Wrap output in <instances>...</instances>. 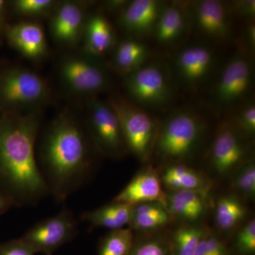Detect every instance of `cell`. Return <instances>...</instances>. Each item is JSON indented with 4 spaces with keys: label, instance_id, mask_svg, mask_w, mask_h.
I'll return each instance as SVG.
<instances>
[{
    "label": "cell",
    "instance_id": "1",
    "mask_svg": "<svg viewBox=\"0 0 255 255\" xmlns=\"http://www.w3.org/2000/svg\"><path fill=\"white\" fill-rule=\"evenodd\" d=\"M39 110L0 116V190L14 205H33L49 194L36 158Z\"/></svg>",
    "mask_w": 255,
    "mask_h": 255
},
{
    "label": "cell",
    "instance_id": "2",
    "mask_svg": "<svg viewBox=\"0 0 255 255\" xmlns=\"http://www.w3.org/2000/svg\"><path fill=\"white\" fill-rule=\"evenodd\" d=\"M73 117L61 114L47 128L40 147L41 170L58 202L79 189L92 169L91 139Z\"/></svg>",
    "mask_w": 255,
    "mask_h": 255
},
{
    "label": "cell",
    "instance_id": "3",
    "mask_svg": "<svg viewBox=\"0 0 255 255\" xmlns=\"http://www.w3.org/2000/svg\"><path fill=\"white\" fill-rule=\"evenodd\" d=\"M209 122L200 111L190 107H177L159 119L158 132L152 160L160 164H187L200 150Z\"/></svg>",
    "mask_w": 255,
    "mask_h": 255
},
{
    "label": "cell",
    "instance_id": "4",
    "mask_svg": "<svg viewBox=\"0 0 255 255\" xmlns=\"http://www.w3.org/2000/svg\"><path fill=\"white\" fill-rule=\"evenodd\" d=\"M127 98L150 112L173 109L179 91L167 58L154 56L145 65L123 77Z\"/></svg>",
    "mask_w": 255,
    "mask_h": 255
},
{
    "label": "cell",
    "instance_id": "5",
    "mask_svg": "<svg viewBox=\"0 0 255 255\" xmlns=\"http://www.w3.org/2000/svg\"><path fill=\"white\" fill-rule=\"evenodd\" d=\"M255 56L236 48L221 64L209 85V106L215 113L224 115L253 98L255 85Z\"/></svg>",
    "mask_w": 255,
    "mask_h": 255
},
{
    "label": "cell",
    "instance_id": "6",
    "mask_svg": "<svg viewBox=\"0 0 255 255\" xmlns=\"http://www.w3.org/2000/svg\"><path fill=\"white\" fill-rule=\"evenodd\" d=\"M218 48L196 41L172 50L167 60L179 92L196 96L209 88L222 64Z\"/></svg>",
    "mask_w": 255,
    "mask_h": 255
},
{
    "label": "cell",
    "instance_id": "7",
    "mask_svg": "<svg viewBox=\"0 0 255 255\" xmlns=\"http://www.w3.org/2000/svg\"><path fill=\"white\" fill-rule=\"evenodd\" d=\"M107 102L118 116L128 152L142 163H150L158 132L159 119L125 97L112 96Z\"/></svg>",
    "mask_w": 255,
    "mask_h": 255
},
{
    "label": "cell",
    "instance_id": "8",
    "mask_svg": "<svg viewBox=\"0 0 255 255\" xmlns=\"http://www.w3.org/2000/svg\"><path fill=\"white\" fill-rule=\"evenodd\" d=\"M49 96L44 79L28 69L12 67L0 73V110L3 113L38 110Z\"/></svg>",
    "mask_w": 255,
    "mask_h": 255
},
{
    "label": "cell",
    "instance_id": "9",
    "mask_svg": "<svg viewBox=\"0 0 255 255\" xmlns=\"http://www.w3.org/2000/svg\"><path fill=\"white\" fill-rule=\"evenodd\" d=\"M58 75L64 87L80 97H96L111 85L110 73L102 60L85 52L64 56L58 65Z\"/></svg>",
    "mask_w": 255,
    "mask_h": 255
},
{
    "label": "cell",
    "instance_id": "10",
    "mask_svg": "<svg viewBox=\"0 0 255 255\" xmlns=\"http://www.w3.org/2000/svg\"><path fill=\"white\" fill-rule=\"evenodd\" d=\"M191 33L198 41L218 47L235 41L236 21L227 1L198 0L188 1Z\"/></svg>",
    "mask_w": 255,
    "mask_h": 255
},
{
    "label": "cell",
    "instance_id": "11",
    "mask_svg": "<svg viewBox=\"0 0 255 255\" xmlns=\"http://www.w3.org/2000/svg\"><path fill=\"white\" fill-rule=\"evenodd\" d=\"M252 142L223 117L206 155L210 170L219 177H231L238 167L253 157Z\"/></svg>",
    "mask_w": 255,
    "mask_h": 255
},
{
    "label": "cell",
    "instance_id": "12",
    "mask_svg": "<svg viewBox=\"0 0 255 255\" xmlns=\"http://www.w3.org/2000/svg\"><path fill=\"white\" fill-rule=\"evenodd\" d=\"M87 128L94 147L114 159L127 155V144L117 114L107 101L92 97L87 103Z\"/></svg>",
    "mask_w": 255,
    "mask_h": 255
},
{
    "label": "cell",
    "instance_id": "13",
    "mask_svg": "<svg viewBox=\"0 0 255 255\" xmlns=\"http://www.w3.org/2000/svg\"><path fill=\"white\" fill-rule=\"evenodd\" d=\"M77 220L70 209L39 221L28 229L21 239L35 253L52 255L58 248L71 241L78 233Z\"/></svg>",
    "mask_w": 255,
    "mask_h": 255
},
{
    "label": "cell",
    "instance_id": "14",
    "mask_svg": "<svg viewBox=\"0 0 255 255\" xmlns=\"http://www.w3.org/2000/svg\"><path fill=\"white\" fill-rule=\"evenodd\" d=\"M191 34L188 1H166L151 38L158 46L172 51L187 43Z\"/></svg>",
    "mask_w": 255,
    "mask_h": 255
},
{
    "label": "cell",
    "instance_id": "15",
    "mask_svg": "<svg viewBox=\"0 0 255 255\" xmlns=\"http://www.w3.org/2000/svg\"><path fill=\"white\" fill-rule=\"evenodd\" d=\"M166 1L132 0L117 14L119 27L127 37L143 40L151 38Z\"/></svg>",
    "mask_w": 255,
    "mask_h": 255
},
{
    "label": "cell",
    "instance_id": "16",
    "mask_svg": "<svg viewBox=\"0 0 255 255\" xmlns=\"http://www.w3.org/2000/svg\"><path fill=\"white\" fill-rule=\"evenodd\" d=\"M86 20L85 7L80 3L71 1L58 3L50 18V35L62 46H76L83 36Z\"/></svg>",
    "mask_w": 255,
    "mask_h": 255
},
{
    "label": "cell",
    "instance_id": "17",
    "mask_svg": "<svg viewBox=\"0 0 255 255\" xmlns=\"http://www.w3.org/2000/svg\"><path fill=\"white\" fill-rule=\"evenodd\" d=\"M113 201L132 206L159 202L167 206V193L164 191L159 171L151 164L146 165L134 176Z\"/></svg>",
    "mask_w": 255,
    "mask_h": 255
},
{
    "label": "cell",
    "instance_id": "18",
    "mask_svg": "<svg viewBox=\"0 0 255 255\" xmlns=\"http://www.w3.org/2000/svg\"><path fill=\"white\" fill-rule=\"evenodd\" d=\"M6 37L10 46L28 59L36 61L48 54L46 36L39 23L30 21L15 23L6 28Z\"/></svg>",
    "mask_w": 255,
    "mask_h": 255
},
{
    "label": "cell",
    "instance_id": "19",
    "mask_svg": "<svg viewBox=\"0 0 255 255\" xmlns=\"http://www.w3.org/2000/svg\"><path fill=\"white\" fill-rule=\"evenodd\" d=\"M82 40L84 52L99 59L111 53L118 41L113 25L102 12L87 17Z\"/></svg>",
    "mask_w": 255,
    "mask_h": 255
},
{
    "label": "cell",
    "instance_id": "20",
    "mask_svg": "<svg viewBox=\"0 0 255 255\" xmlns=\"http://www.w3.org/2000/svg\"><path fill=\"white\" fill-rule=\"evenodd\" d=\"M154 56L153 50L145 41L127 37L114 46L110 66L124 77L141 68Z\"/></svg>",
    "mask_w": 255,
    "mask_h": 255
},
{
    "label": "cell",
    "instance_id": "21",
    "mask_svg": "<svg viewBox=\"0 0 255 255\" xmlns=\"http://www.w3.org/2000/svg\"><path fill=\"white\" fill-rule=\"evenodd\" d=\"M159 175L163 187L169 191L190 190L209 194L213 185L206 174L185 163L164 164Z\"/></svg>",
    "mask_w": 255,
    "mask_h": 255
},
{
    "label": "cell",
    "instance_id": "22",
    "mask_svg": "<svg viewBox=\"0 0 255 255\" xmlns=\"http://www.w3.org/2000/svg\"><path fill=\"white\" fill-rule=\"evenodd\" d=\"M167 208L173 220L196 223L207 212L209 194L190 190L169 191L167 194Z\"/></svg>",
    "mask_w": 255,
    "mask_h": 255
},
{
    "label": "cell",
    "instance_id": "23",
    "mask_svg": "<svg viewBox=\"0 0 255 255\" xmlns=\"http://www.w3.org/2000/svg\"><path fill=\"white\" fill-rule=\"evenodd\" d=\"M173 221L167 206L159 202L142 203L133 206L129 228L137 233L162 231Z\"/></svg>",
    "mask_w": 255,
    "mask_h": 255
},
{
    "label": "cell",
    "instance_id": "24",
    "mask_svg": "<svg viewBox=\"0 0 255 255\" xmlns=\"http://www.w3.org/2000/svg\"><path fill=\"white\" fill-rule=\"evenodd\" d=\"M132 209L133 206L130 204L112 201L107 205L83 213L81 219L92 228H105L114 231L128 226Z\"/></svg>",
    "mask_w": 255,
    "mask_h": 255
},
{
    "label": "cell",
    "instance_id": "25",
    "mask_svg": "<svg viewBox=\"0 0 255 255\" xmlns=\"http://www.w3.org/2000/svg\"><path fill=\"white\" fill-rule=\"evenodd\" d=\"M247 207L243 199L237 194L221 196L215 206V223L223 232L236 229L247 216Z\"/></svg>",
    "mask_w": 255,
    "mask_h": 255
},
{
    "label": "cell",
    "instance_id": "26",
    "mask_svg": "<svg viewBox=\"0 0 255 255\" xmlns=\"http://www.w3.org/2000/svg\"><path fill=\"white\" fill-rule=\"evenodd\" d=\"M207 227L195 223H183L169 234L172 255H195L198 245Z\"/></svg>",
    "mask_w": 255,
    "mask_h": 255
},
{
    "label": "cell",
    "instance_id": "27",
    "mask_svg": "<svg viewBox=\"0 0 255 255\" xmlns=\"http://www.w3.org/2000/svg\"><path fill=\"white\" fill-rule=\"evenodd\" d=\"M134 236L128 255H172L169 234L160 232L141 233Z\"/></svg>",
    "mask_w": 255,
    "mask_h": 255
},
{
    "label": "cell",
    "instance_id": "28",
    "mask_svg": "<svg viewBox=\"0 0 255 255\" xmlns=\"http://www.w3.org/2000/svg\"><path fill=\"white\" fill-rule=\"evenodd\" d=\"M238 132L247 140L253 141L255 135V103L254 97L224 114Z\"/></svg>",
    "mask_w": 255,
    "mask_h": 255
},
{
    "label": "cell",
    "instance_id": "29",
    "mask_svg": "<svg viewBox=\"0 0 255 255\" xmlns=\"http://www.w3.org/2000/svg\"><path fill=\"white\" fill-rule=\"evenodd\" d=\"M134 241V232L130 228L114 230L102 238L99 255H128Z\"/></svg>",
    "mask_w": 255,
    "mask_h": 255
},
{
    "label": "cell",
    "instance_id": "30",
    "mask_svg": "<svg viewBox=\"0 0 255 255\" xmlns=\"http://www.w3.org/2000/svg\"><path fill=\"white\" fill-rule=\"evenodd\" d=\"M231 188L243 199L254 200L255 197V163L251 157L238 167L231 176Z\"/></svg>",
    "mask_w": 255,
    "mask_h": 255
},
{
    "label": "cell",
    "instance_id": "31",
    "mask_svg": "<svg viewBox=\"0 0 255 255\" xmlns=\"http://www.w3.org/2000/svg\"><path fill=\"white\" fill-rule=\"evenodd\" d=\"M58 3L53 0H16L11 2L14 12L26 18H40L53 13Z\"/></svg>",
    "mask_w": 255,
    "mask_h": 255
},
{
    "label": "cell",
    "instance_id": "32",
    "mask_svg": "<svg viewBox=\"0 0 255 255\" xmlns=\"http://www.w3.org/2000/svg\"><path fill=\"white\" fill-rule=\"evenodd\" d=\"M195 255H233V253L226 242L207 228L199 241Z\"/></svg>",
    "mask_w": 255,
    "mask_h": 255
},
{
    "label": "cell",
    "instance_id": "33",
    "mask_svg": "<svg viewBox=\"0 0 255 255\" xmlns=\"http://www.w3.org/2000/svg\"><path fill=\"white\" fill-rule=\"evenodd\" d=\"M235 249L240 255L255 253V220L251 219L239 228L234 241Z\"/></svg>",
    "mask_w": 255,
    "mask_h": 255
},
{
    "label": "cell",
    "instance_id": "34",
    "mask_svg": "<svg viewBox=\"0 0 255 255\" xmlns=\"http://www.w3.org/2000/svg\"><path fill=\"white\" fill-rule=\"evenodd\" d=\"M228 8L235 21L243 23L255 20V0L227 1Z\"/></svg>",
    "mask_w": 255,
    "mask_h": 255
},
{
    "label": "cell",
    "instance_id": "35",
    "mask_svg": "<svg viewBox=\"0 0 255 255\" xmlns=\"http://www.w3.org/2000/svg\"><path fill=\"white\" fill-rule=\"evenodd\" d=\"M234 42L236 43V48L244 50L248 54L255 56V20L242 23L241 31Z\"/></svg>",
    "mask_w": 255,
    "mask_h": 255
},
{
    "label": "cell",
    "instance_id": "36",
    "mask_svg": "<svg viewBox=\"0 0 255 255\" xmlns=\"http://www.w3.org/2000/svg\"><path fill=\"white\" fill-rule=\"evenodd\" d=\"M36 253L31 247L21 238L1 243L0 255H35Z\"/></svg>",
    "mask_w": 255,
    "mask_h": 255
},
{
    "label": "cell",
    "instance_id": "37",
    "mask_svg": "<svg viewBox=\"0 0 255 255\" xmlns=\"http://www.w3.org/2000/svg\"><path fill=\"white\" fill-rule=\"evenodd\" d=\"M13 206H14V203L9 196L0 190V216L9 211Z\"/></svg>",
    "mask_w": 255,
    "mask_h": 255
},
{
    "label": "cell",
    "instance_id": "38",
    "mask_svg": "<svg viewBox=\"0 0 255 255\" xmlns=\"http://www.w3.org/2000/svg\"><path fill=\"white\" fill-rule=\"evenodd\" d=\"M127 0H115V1H108L105 3L107 9L112 12L118 14L128 3Z\"/></svg>",
    "mask_w": 255,
    "mask_h": 255
},
{
    "label": "cell",
    "instance_id": "39",
    "mask_svg": "<svg viewBox=\"0 0 255 255\" xmlns=\"http://www.w3.org/2000/svg\"><path fill=\"white\" fill-rule=\"evenodd\" d=\"M5 11H6V1L4 0H0V29L4 24Z\"/></svg>",
    "mask_w": 255,
    "mask_h": 255
}]
</instances>
